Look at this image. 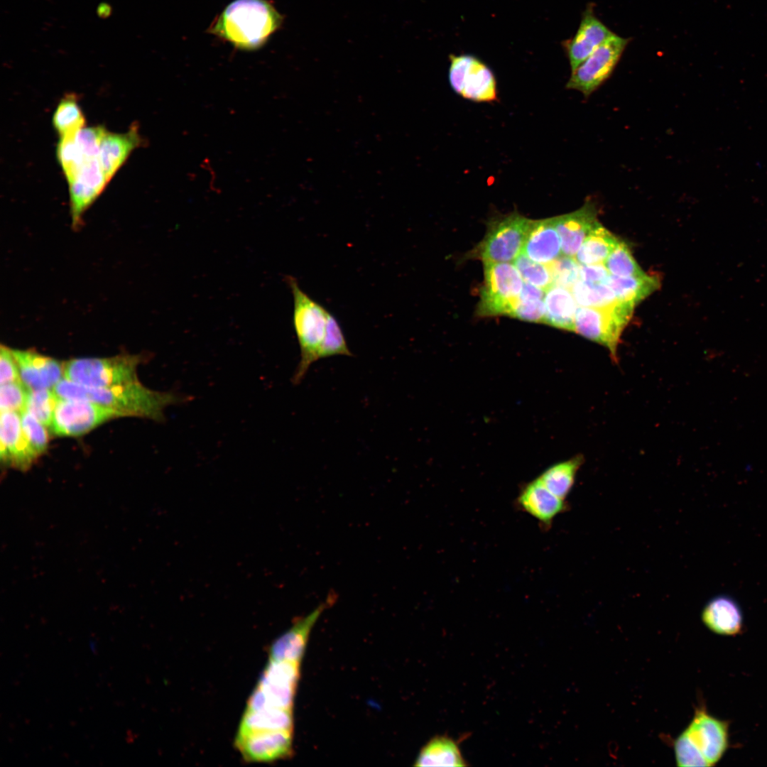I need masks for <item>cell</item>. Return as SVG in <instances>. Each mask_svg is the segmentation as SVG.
I'll use <instances>...</instances> for the list:
<instances>
[{
  "label": "cell",
  "mask_w": 767,
  "mask_h": 767,
  "mask_svg": "<svg viewBox=\"0 0 767 767\" xmlns=\"http://www.w3.org/2000/svg\"><path fill=\"white\" fill-rule=\"evenodd\" d=\"M53 391L58 398L87 401L112 409L121 416H136L158 422L165 420L167 407L186 400V397L174 392L151 390L139 381L110 387H89L64 378Z\"/></svg>",
  "instance_id": "obj_1"
},
{
  "label": "cell",
  "mask_w": 767,
  "mask_h": 767,
  "mask_svg": "<svg viewBox=\"0 0 767 767\" xmlns=\"http://www.w3.org/2000/svg\"><path fill=\"white\" fill-rule=\"evenodd\" d=\"M283 16L266 0H235L217 16L211 33L244 50L261 48L282 25Z\"/></svg>",
  "instance_id": "obj_2"
},
{
  "label": "cell",
  "mask_w": 767,
  "mask_h": 767,
  "mask_svg": "<svg viewBox=\"0 0 767 767\" xmlns=\"http://www.w3.org/2000/svg\"><path fill=\"white\" fill-rule=\"evenodd\" d=\"M285 281L293 294V325L300 349V359L291 379L296 385L303 381L310 366L319 360L330 312L305 293L295 277L285 276Z\"/></svg>",
  "instance_id": "obj_3"
},
{
  "label": "cell",
  "mask_w": 767,
  "mask_h": 767,
  "mask_svg": "<svg viewBox=\"0 0 767 767\" xmlns=\"http://www.w3.org/2000/svg\"><path fill=\"white\" fill-rule=\"evenodd\" d=\"M532 220L517 211L493 217L483 239L467 255L483 263H509L522 253Z\"/></svg>",
  "instance_id": "obj_4"
},
{
  "label": "cell",
  "mask_w": 767,
  "mask_h": 767,
  "mask_svg": "<svg viewBox=\"0 0 767 767\" xmlns=\"http://www.w3.org/2000/svg\"><path fill=\"white\" fill-rule=\"evenodd\" d=\"M140 355L74 359L64 364V378L89 387H110L138 381Z\"/></svg>",
  "instance_id": "obj_5"
},
{
  "label": "cell",
  "mask_w": 767,
  "mask_h": 767,
  "mask_svg": "<svg viewBox=\"0 0 767 767\" xmlns=\"http://www.w3.org/2000/svg\"><path fill=\"white\" fill-rule=\"evenodd\" d=\"M523 285V278L515 265L484 263V282L477 315L481 317H511L519 302Z\"/></svg>",
  "instance_id": "obj_6"
},
{
  "label": "cell",
  "mask_w": 767,
  "mask_h": 767,
  "mask_svg": "<svg viewBox=\"0 0 767 767\" xmlns=\"http://www.w3.org/2000/svg\"><path fill=\"white\" fill-rule=\"evenodd\" d=\"M633 308L621 301L607 308L578 307L574 331L606 347L616 359L621 334L631 319Z\"/></svg>",
  "instance_id": "obj_7"
},
{
  "label": "cell",
  "mask_w": 767,
  "mask_h": 767,
  "mask_svg": "<svg viewBox=\"0 0 767 767\" xmlns=\"http://www.w3.org/2000/svg\"><path fill=\"white\" fill-rule=\"evenodd\" d=\"M300 663L269 659L248 700L252 710L269 707L293 709Z\"/></svg>",
  "instance_id": "obj_8"
},
{
  "label": "cell",
  "mask_w": 767,
  "mask_h": 767,
  "mask_svg": "<svg viewBox=\"0 0 767 767\" xmlns=\"http://www.w3.org/2000/svg\"><path fill=\"white\" fill-rule=\"evenodd\" d=\"M631 40L614 33L571 72L566 88L590 96L613 74Z\"/></svg>",
  "instance_id": "obj_9"
},
{
  "label": "cell",
  "mask_w": 767,
  "mask_h": 767,
  "mask_svg": "<svg viewBox=\"0 0 767 767\" xmlns=\"http://www.w3.org/2000/svg\"><path fill=\"white\" fill-rule=\"evenodd\" d=\"M449 60V82L455 92L474 102L499 100L495 75L484 62L469 54H451Z\"/></svg>",
  "instance_id": "obj_10"
},
{
  "label": "cell",
  "mask_w": 767,
  "mask_h": 767,
  "mask_svg": "<svg viewBox=\"0 0 767 767\" xmlns=\"http://www.w3.org/2000/svg\"><path fill=\"white\" fill-rule=\"evenodd\" d=\"M121 416L112 409L90 401L59 398L50 426L57 435L77 436Z\"/></svg>",
  "instance_id": "obj_11"
},
{
  "label": "cell",
  "mask_w": 767,
  "mask_h": 767,
  "mask_svg": "<svg viewBox=\"0 0 767 767\" xmlns=\"http://www.w3.org/2000/svg\"><path fill=\"white\" fill-rule=\"evenodd\" d=\"M234 744L245 761H276L290 756L293 730L260 731L236 736Z\"/></svg>",
  "instance_id": "obj_12"
},
{
  "label": "cell",
  "mask_w": 767,
  "mask_h": 767,
  "mask_svg": "<svg viewBox=\"0 0 767 767\" xmlns=\"http://www.w3.org/2000/svg\"><path fill=\"white\" fill-rule=\"evenodd\" d=\"M594 6L592 3L587 5L574 36L562 42V46L569 60L571 72L574 71L614 33L595 15Z\"/></svg>",
  "instance_id": "obj_13"
},
{
  "label": "cell",
  "mask_w": 767,
  "mask_h": 767,
  "mask_svg": "<svg viewBox=\"0 0 767 767\" xmlns=\"http://www.w3.org/2000/svg\"><path fill=\"white\" fill-rule=\"evenodd\" d=\"M108 181L98 157L87 161L68 183L72 224L77 227L85 211L102 192Z\"/></svg>",
  "instance_id": "obj_14"
},
{
  "label": "cell",
  "mask_w": 767,
  "mask_h": 767,
  "mask_svg": "<svg viewBox=\"0 0 767 767\" xmlns=\"http://www.w3.org/2000/svg\"><path fill=\"white\" fill-rule=\"evenodd\" d=\"M728 729L727 721L718 719L705 709L699 708L685 731L712 766L727 749Z\"/></svg>",
  "instance_id": "obj_15"
},
{
  "label": "cell",
  "mask_w": 767,
  "mask_h": 767,
  "mask_svg": "<svg viewBox=\"0 0 767 767\" xmlns=\"http://www.w3.org/2000/svg\"><path fill=\"white\" fill-rule=\"evenodd\" d=\"M522 511L534 518L544 530L550 529L555 518L568 510V503L553 494L538 478L526 484L516 500Z\"/></svg>",
  "instance_id": "obj_16"
},
{
  "label": "cell",
  "mask_w": 767,
  "mask_h": 767,
  "mask_svg": "<svg viewBox=\"0 0 767 767\" xmlns=\"http://www.w3.org/2000/svg\"><path fill=\"white\" fill-rule=\"evenodd\" d=\"M23 384L31 390L53 389L64 377V365L33 351L12 349Z\"/></svg>",
  "instance_id": "obj_17"
},
{
  "label": "cell",
  "mask_w": 767,
  "mask_h": 767,
  "mask_svg": "<svg viewBox=\"0 0 767 767\" xmlns=\"http://www.w3.org/2000/svg\"><path fill=\"white\" fill-rule=\"evenodd\" d=\"M0 455L2 461L21 469L38 457L23 433L20 413L1 411Z\"/></svg>",
  "instance_id": "obj_18"
},
{
  "label": "cell",
  "mask_w": 767,
  "mask_h": 767,
  "mask_svg": "<svg viewBox=\"0 0 767 767\" xmlns=\"http://www.w3.org/2000/svg\"><path fill=\"white\" fill-rule=\"evenodd\" d=\"M597 215L595 205L588 202L576 211L553 217L563 255L575 257L586 236L599 222Z\"/></svg>",
  "instance_id": "obj_19"
},
{
  "label": "cell",
  "mask_w": 767,
  "mask_h": 767,
  "mask_svg": "<svg viewBox=\"0 0 767 767\" xmlns=\"http://www.w3.org/2000/svg\"><path fill=\"white\" fill-rule=\"evenodd\" d=\"M146 143L136 124H132L126 133L106 132L101 142L98 160L108 182L124 165L131 152Z\"/></svg>",
  "instance_id": "obj_20"
},
{
  "label": "cell",
  "mask_w": 767,
  "mask_h": 767,
  "mask_svg": "<svg viewBox=\"0 0 767 767\" xmlns=\"http://www.w3.org/2000/svg\"><path fill=\"white\" fill-rule=\"evenodd\" d=\"M326 607V603H322L308 615L297 619L290 629L271 644L269 659L300 663L310 631Z\"/></svg>",
  "instance_id": "obj_21"
},
{
  "label": "cell",
  "mask_w": 767,
  "mask_h": 767,
  "mask_svg": "<svg viewBox=\"0 0 767 767\" xmlns=\"http://www.w3.org/2000/svg\"><path fill=\"white\" fill-rule=\"evenodd\" d=\"M522 253L543 264H549L562 256L560 238L553 217L532 220Z\"/></svg>",
  "instance_id": "obj_22"
},
{
  "label": "cell",
  "mask_w": 767,
  "mask_h": 767,
  "mask_svg": "<svg viewBox=\"0 0 767 767\" xmlns=\"http://www.w3.org/2000/svg\"><path fill=\"white\" fill-rule=\"evenodd\" d=\"M702 620L710 631L724 636L738 634L743 626L738 604L726 595L715 597L705 606Z\"/></svg>",
  "instance_id": "obj_23"
},
{
  "label": "cell",
  "mask_w": 767,
  "mask_h": 767,
  "mask_svg": "<svg viewBox=\"0 0 767 767\" xmlns=\"http://www.w3.org/2000/svg\"><path fill=\"white\" fill-rule=\"evenodd\" d=\"M544 323L558 329L575 330L577 302L570 288L553 284L545 293Z\"/></svg>",
  "instance_id": "obj_24"
},
{
  "label": "cell",
  "mask_w": 767,
  "mask_h": 767,
  "mask_svg": "<svg viewBox=\"0 0 767 767\" xmlns=\"http://www.w3.org/2000/svg\"><path fill=\"white\" fill-rule=\"evenodd\" d=\"M293 709L269 707L256 711L245 710L236 736L268 730H293Z\"/></svg>",
  "instance_id": "obj_25"
},
{
  "label": "cell",
  "mask_w": 767,
  "mask_h": 767,
  "mask_svg": "<svg viewBox=\"0 0 767 767\" xmlns=\"http://www.w3.org/2000/svg\"><path fill=\"white\" fill-rule=\"evenodd\" d=\"M415 766H466L458 744L447 736H436L421 749Z\"/></svg>",
  "instance_id": "obj_26"
},
{
  "label": "cell",
  "mask_w": 767,
  "mask_h": 767,
  "mask_svg": "<svg viewBox=\"0 0 767 767\" xmlns=\"http://www.w3.org/2000/svg\"><path fill=\"white\" fill-rule=\"evenodd\" d=\"M620 241L598 222L583 241L576 261L580 265L602 263Z\"/></svg>",
  "instance_id": "obj_27"
},
{
  "label": "cell",
  "mask_w": 767,
  "mask_h": 767,
  "mask_svg": "<svg viewBox=\"0 0 767 767\" xmlns=\"http://www.w3.org/2000/svg\"><path fill=\"white\" fill-rule=\"evenodd\" d=\"M606 284L619 301L636 305L659 288V278L644 273L642 276L621 277L610 274Z\"/></svg>",
  "instance_id": "obj_28"
},
{
  "label": "cell",
  "mask_w": 767,
  "mask_h": 767,
  "mask_svg": "<svg viewBox=\"0 0 767 767\" xmlns=\"http://www.w3.org/2000/svg\"><path fill=\"white\" fill-rule=\"evenodd\" d=\"M581 456L551 466L538 477L553 494L566 500L575 484L577 472L582 464Z\"/></svg>",
  "instance_id": "obj_29"
},
{
  "label": "cell",
  "mask_w": 767,
  "mask_h": 767,
  "mask_svg": "<svg viewBox=\"0 0 767 767\" xmlns=\"http://www.w3.org/2000/svg\"><path fill=\"white\" fill-rule=\"evenodd\" d=\"M53 125L60 138L75 136L85 125V118L74 94H68L58 103L53 116Z\"/></svg>",
  "instance_id": "obj_30"
},
{
  "label": "cell",
  "mask_w": 767,
  "mask_h": 767,
  "mask_svg": "<svg viewBox=\"0 0 767 767\" xmlns=\"http://www.w3.org/2000/svg\"><path fill=\"white\" fill-rule=\"evenodd\" d=\"M570 290L577 303L583 307L607 308L619 301L606 283H593L579 279Z\"/></svg>",
  "instance_id": "obj_31"
},
{
  "label": "cell",
  "mask_w": 767,
  "mask_h": 767,
  "mask_svg": "<svg viewBox=\"0 0 767 767\" xmlns=\"http://www.w3.org/2000/svg\"><path fill=\"white\" fill-rule=\"evenodd\" d=\"M545 291L527 282H523L520 300L511 317L521 320L544 323Z\"/></svg>",
  "instance_id": "obj_32"
},
{
  "label": "cell",
  "mask_w": 767,
  "mask_h": 767,
  "mask_svg": "<svg viewBox=\"0 0 767 767\" xmlns=\"http://www.w3.org/2000/svg\"><path fill=\"white\" fill-rule=\"evenodd\" d=\"M58 399L53 389H28L25 410L43 425L50 426Z\"/></svg>",
  "instance_id": "obj_33"
},
{
  "label": "cell",
  "mask_w": 767,
  "mask_h": 767,
  "mask_svg": "<svg viewBox=\"0 0 767 767\" xmlns=\"http://www.w3.org/2000/svg\"><path fill=\"white\" fill-rule=\"evenodd\" d=\"M337 355L352 357L344 334L337 318L330 312L325 334L320 347L318 359Z\"/></svg>",
  "instance_id": "obj_34"
},
{
  "label": "cell",
  "mask_w": 767,
  "mask_h": 767,
  "mask_svg": "<svg viewBox=\"0 0 767 767\" xmlns=\"http://www.w3.org/2000/svg\"><path fill=\"white\" fill-rule=\"evenodd\" d=\"M513 262L525 282L545 291L554 284L552 271L548 264L534 261L523 253H521Z\"/></svg>",
  "instance_id": "obj_35"
},
{
  "label": "cell",
  "mask_w": 767,
  "mask_h": 767,
  "mask_svg": "<svg viewBox=\"0 0 767 767\" xmlns=\"http://www.w3.org/2000/svg\"><path fill=\"white\" fill-rule=\"evenodd\" d=\"M604 264L610 274L616 276H637L645 273L634 259L628 246L623 241L619 243Z\"/></svg>",
  "instance_id": "obj_36"
},
{
  "label": "cell",
  "mask_w": 767,
  "mask_h": 767,
  "mask_svg": "<svg viewBox=\"0 0 767 767\" xmlns=\"http://www.w3.org/2000/svg\"><path fill=\"white\" fill-rule=\"evenodd\" d=\"M673 746L678 766H709L703 754L685 730L676 738Z\"/></svg>",
  "instance_id": "obj_37"
},
{
  "label": "cell",
  "mask_w": 767,
  "mask_h": 767,
  "mask_svg": "<svg viewBox=\"0 0 767 767\" xmlns=\"http://www.w3.org/2000/svg\"><path fill=\"white\" fill-rule=\"evenodd\" d=\"M20 415L23 433L38 456L47 448L48 437L45 425L26 410L21 411Z\"/></svg>",
  "instance_id": "obj_38"
},
{
  "label": "cell",
  "mask_w": 767,
  "mask_h": 767,
  "mask_svg": "<svg viewBox=\"0 0 767 767\" xmlns=\"http://www.w3.org/2000/svg\"><path fill=\"white\" fill-rule=\"evenodd\" d=\"M28 388L22 381L1 384V411L21 413L25 410Z\"/></svg>",
  "instance_id": "obj_39"
},
{
  "label": "cell",
  "mask_w": 767,
  "mask_h": 767,
  "mask_svg": "<svg viewBox=\"0 0 767 767\" xmlns=\"http://www.w3.org/2000/svg\"><path fill=\"white\" fill-rule=\"evenodd\" d=\"M548 265L555 285L570 288L580 279V264L573 257L562 255Z\"/></svg>",
  "instance_id": "obj_40"
},
{
  "label": "cell",
  "mask_w": 767,
  "mask_h": 767,
  "mask_svg": "<svg viewBox=\"0 0 767 767\" xmlns=\"http://www.w3.org/2000/svg\"><path fill=\"white\" fill-rule=\"evenodd\" d=\"M22 381L12 349L1 345L0 349V383L4 384Z\"/></svg>",
  "instance_id": "obj_41"
},
{
  "label": "cell",
  "mask_w": 767,
  "mask_h": 767,
  "mask_svg": "<svg viewBox=\"0 0 767 767\" xmlns=\"http://www.w3.org/2000/svg\"><path fill=\"white\" fill-rule=\"evenodd\" d=\"M610 273L604 264L580 265L579 278L593 283H606Z\"/></svg>",
  "instance_id": "obj_42"
},
{
  "label": "cell",
  "mask_w": 767,
  "mask_h": 767,
  "mask_svg": "<svg viewBox=\"0 0 767 767\" xmlns=\"http://www.w3.org/2000/svg\"><path fill=\"white\" fill-rule=\"evenodd\" d=\"M111 7L107 4H102L97 8V13L101 18H107L111 14Z\"/></svg>",
  "instance_id": "obj_43"
}]
</instances>
